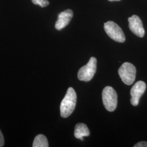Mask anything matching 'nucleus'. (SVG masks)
<instances>
[{
	"mask_svg": "<svg viewBox=\"0 0 147 147\" xmlns=\"http://www.w3.org/2000/svg\"><path fill=\"white\" fill-rule=\"evenodd\" d=\"M73 16V12L71 9H67L61 12L58 16L57 21L55 24V28L58 31L67 26Z\"/></svg>",
	"mask_w": 147,
	"mask_h": 147,
	"instance_id": "nucleus-8",
	"label": "nucleus"
},
{
	"mask_svg": "<svg viewBox=\"0 0 147 147\" xmlns=\"http://www.w3.org/2000/svg\"><path fill=\"white\" fill-rule=\"evenodd\" d=\"M146 89V84L142 81H139L134 84L131 89L130 95L131 96L130 102L131 105L136 106L138 105L140 99L144 94Z\"/></svg>",
	"mask_w": 147,
	"mask_h": 147,
	"instance_id": "nucleus-6",
	"label": "nucleus"
},
{
	"mask_svg": "<svg viewBox=\"0 0 147 147\" xmlns=\"http://www.w3.org/2000/svg\"><path fill=\"white\" fill-rule=\"evenodd\" d=\"M118 74L125 84L131 85L136 79V69L131 63L125 62L118 69Z\"/></svg>",
	"mask_w": 147,
	"mask_h": 147,
	"instance_id": "nucleus-3",
	"label": "nucleus"
},
{
	"mask_svg": "<svg viewBox=\"0 0 147 147\" xmlns=\"http://www.w3.org/2000/svg\"><path fill=\"white\" fill-rule=\"evenodd\" d=\"M77 96L75 90L69 87L60 106L61 116L63 118H67L70 116L75 108Z\"/></svg>",
	"mask_w": 147,
	"mask_h": 147,
	"instance_id": "nucleus-1",
	"label": "nucleus"
},
{
	"mask_svg": "<svg viewBox=\"0 0 147 147\" xmlns=\"http://www.w3.org/2000/svg\"><path fill=\"white\" fill-rule=\"evenodd\" d=\"M134 147H147V142H146V141H142V142H138V143H136Z\"/></svg>",
	"mask_w": 147,
	"mask_h": 147,
	"instance_id": "nucleus-12",
	"label": "nucleus"
},
{
	"mask_svg": "<svg viewBox=\"0 0 147 147\" xmlns=\"http://www.w3.org/2000/svg\"><path fill=\"white\" fill-rule=\"evenodd\" d=\"M102 99L105 109L110 112H113L116 110L118 96L116 90L110 86H107L102 90Z\"/></svg>",
	"mask_w": 147,
	"mask_h": 147,
	"instance_id": "nucleus-2",
	"label": "nucleus"
},
{
	"mask_svg": "<svg viewBox=\"0 0 147 147\" xmlns=\"http://www.w3.org/2000/svg\"><path fill=\"white\" fill-rule=\"evenodd\" d=\"M90 131L87 126L84 123H78L75 127L74 136L81 141L84 140V137L89 136Z\"/></svg>",
	"mask_w": 147,
	"mask_h": 147,
	"instance_id": "nucleus-9",
	"label": "nucleus"
},
{
	"mask_svg": "<svg viewBox=\"0 0 147 147\" xmlns=\"http://www.w3.org/2000/svg\"><path fill=\"white\" fill-rule=\"evenodd\" d=\"M96 58L92 57L90 58L88 63L79 69L78 74V79L84 82L90 81L96 71Z\"/></svg>",
	"mask_w": 147,
	"mask_h": 147,
	"instance_id": "nucleus-4",
	"label": "nucleus"
},
{
	"mask_svg": "<svg viewBox=\"0 0 147 147\" xmlns=\"http://www.w3.org/2000/svg\"><path fill=\"white\" fill-rule=\"evenodd\" d=\"M33 147H48L49 143L47 137L43 135H38L35 137L33 143Z\"/></svg>",
	"mask_w": 147,
	"mask_h": 147,
	"instance_id": "nucleus-10",
	"label": "nucleus"
},
{
	"mask_svg": "<svg viewBox=\"0 0 147 147\" xmlns=\"http://www.w3.org/2000/svg\"><path fill=\"white\" fill-rule=\"evenodd\" d=\"M108 1H109L110 2H113V1H120L121 0H108Z\"/></svg>",
	"mask_w": 147,
	"mask_h": 147,
	"instance_id": "nucleus-14",
	"label": "nucleus"
},
{
	"mask_svg": "<svg viewBox=\"0 0 147 147\" xmlns=\"http://www.w3.org/2000/svg\"><path fill=\"white\" fill-rule=\"evenodd\" d=\"M104 30L106 34L117 42H124L125 37L120 27L113 21H107L104 24Z\"/></svg>",
	"mask_w": 147,
	"mask_h": 147,
	"instance_id": "nucleus-5",
	"label": "nucleus"
},
{
	"mask_svg": "<svg viewBox=\"0 0 147 147\" xmlns=\"http://www.w3.org/2000/svg\"><path fill=\"white\" fill-rule=\"evenodd\" d=\"M33 4L40 5L41 7H45L49 5V2L47 0H32Z\"/></svg>",
	"mask_w": 147,
	"mask_h": 147,
	"instance_id": "nucleus-11",
	"label": "nucleus"
},
{
	"mask_svg": "<svg viewBox=\"0 0 147 147\" xmlns=\"http://www.w3.org/2000/svg\"><path fill=\"white\" fill-rule=\"evenodd\" d=\"M129 27L133 33L137 37H144L145 31L143 28V24L141 19L136 15H134L128 19Z\"/></svg>",
	"mask_w": 147,
	"mask_h": 147,
	"instance_id": "nucleus-7",
	"label": "nucleus"
},
{
	"mask_svg": "<svg viewBox=\"0 0 147 147\" xmlns=\"http://www.w3.org/2000/svg\"><path fill=\"white\" fill-rule=\"evenodd\" d=\"M5 144L4 137L1 131L0 130V147H3Z\"/></svg>",
	"mask_w": 147,
	"mask_h": 147,
	"instance_id": "nucleus-13",
	"label": "nucleus"
}]
</instances>
